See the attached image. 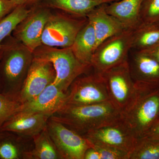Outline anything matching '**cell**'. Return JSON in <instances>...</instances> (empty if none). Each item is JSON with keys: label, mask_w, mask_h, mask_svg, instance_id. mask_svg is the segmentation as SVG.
Listing matches in <instances>:
<instances>
[{"label": "cell", "mask_w": 159, "mask_h": 159, "mask_svg": "<svg viewBox=\"0 0 159 159\" xmlns=\"http://www.w3.org/2000/svg\"><path fill=\"white\" fill-rule=\"evenodd\" d=\"M116 1L117 0H43L41 3L51 9L86 17L87 15L97 6Z\"/></svg>", "instance_id": "20"}, {"label": "cell", "mask_w": 159, "mask_h": 159, "mask_svg": "<svg viewBox=\"0 0 159 159\" xmlns=\"http://www.w3.org/2000/svg\"><path fill=\"white\" fill-rule=\"evenodd\" d=\"M15 2L18 6L22 5L30 8L34 5L41 2L43 0H11Z\"/></svg>", "instance_id": "32"}, {"label": "cell", "mask_w": 159, "mask_h": 159, "mask_svg": "<svg viewBox=\"0 0 159 159\" xmlns=\"http://www.w3.org/2000/svg\"><path fill=\"white\" fill-rule=\"evenodd\" d=\"M0 61L1 93L18 99L33 61V52L10 35L3 42Z\"/></svg>", "instance_id": "2"}, {"label": "cell", "mask_w": 159, "mask_h": 159, "mask_svg": "<svg viewBox=\"0 0 159 159\" xmlns=\"http://www.w3.org/2000/svg\"><path fill=\"white\" fill-rule=\"evenodd\" d=\"M129 159H159V139L147 137L138 139Z\"/></svg>", "instance_id": "24"}, {"label": "cell", "mask_w": 159, "mask_h": 159, "mask_svg": "<svg viewBox=\"0 0 159 159\" xmlns=\"http://www.w3.org/2000/svg\"><path fill=\"white\" fill-rule=\"evenodd\" d=\"M7 132L2 131L0 130V140H1L3 137L6 135Z\"/></svg>", "instance_id": "33"}, {"label": "cell", "mask_w": 159, "mask_h": 159, "mask_svg": "<svg viewBox=\"0 0 159 159\" xmlns=\"http://www.w3.org/2000/svg\"><path fill=\"white\" fill-rule=\"evenodd\" d=\"M30 8L20 5L0 20V48L6 38L11 35L15 29L29 14Z\"/></svg>", "instance_id": "23"}, {"label": "cell", "mask_w": 159, "mask_h": 159, "mask_svg": "<svg viewBox=\"0 0 159 159\" xmlns=\"http://www.w3.org/2000/svg\"><path fill=\"white\" fill-rule=\"evenodd\" d=\"M136 91L122 121L137 139L145 137L159 119V85L134 82Z\"/></svg>", "instance_id": "3"}, {"label": "cell", "mask_w": 159, "mask_h": 159, "mask_svg": "<svg viewBox=\"0 0 159 159\" xmlns=\"http://www.w3.org/2000/svg\"><path fill=\"white\" fill-rule=\"evenodd\" d=\"M97 43L93 27L88 20L77 34L71 48L80 62L91 66V61L97 48Z\"/></svg>", "instance_id": "18"}, {"label": "cell", "mask_w": 159, "mask_h": 159, "mask_svg": "<svg viewBox=\"0 0 159 159\" xmlns=\"http://www.w3.org/2000/svg\"><path fill=\"white\" fill-rule=\"evenodd\" d=\"M18 6L11 0H0V20L13 11Z\"/></svg>", "instance_id": "28"}, {"label": "cell", "mask_w": 159, "mask_h": 159, "mask_svg": "<svg viewBox=\"0 0 159 159\" xmlns=\"http://www.w3.org/2000/svg\"><path fill=\"white\" fill-rule=\"evenodd\" d=\"M159 42V23H141L134 29L131 50L141 51Z\"/></svg>", "instance_id": "22"}, {"label": "cell", "mask_w": 159, "mask_h": 159, "mask_svg": "<svg viewBox=\"0 0 159 159\" xmlns=\"http://www.w3.org/2000/svg\"><path fill=\"white\" fill-rule=\"evenodd\" d=\"M46 128L61 159H84L85 152L92 147L84 137L50 118Z\"/></svg>", "instance_id": "9"}, {"label": "cell", "mask_w": 159, "mask_h": 159, "mask_svg": "<svg viewBox=\"0 0 159 159\" xmlns=\"http://www.w3.org/2000/svg\"><path fill=\"white\" fill-rule=\"evenodd\" d=\"M84 159H101L100 155L93 147H91L85 152Z\"/></svg>", "instance_id": "31"}, {"label": "cell", "mask_w": 159, "mask_h": 159, "mask_svg": "<svg viewBox=\"0 0 159 159\" xmlns=\"http://www.w3.org/2000/svg\"><path fill=\"white\" fill-rule=\"evenodd\" d=\"M110 101L121 113L134 96L135 83L131 75L128 60L102 74Z\"/></svg>", "instance_id": "8"}, {"label": "cell", "mask_w": 159, "mask_h": 159, "mask_svg": "<svg viewBox=\"0 0 159 159\" xmlns=\"http://www.w3.org/2000/svg\"><path fill=\"white\" fill-rule=\"evenodd\" d=\"M143 0H117L107 5L108 14L119 20L125 29H135L141 24V6Z\"/></svg>", "instance_id": "17"}, {"label": "cell", "mask_w": 159, "mask_h": 159, "mask_svg": "<svg viewBox=\"0 0 159 159\" xmlns=\"http://www.w3.org/2000/svg\"><path fill=\"white\" fill-rule=\"evenodd\" d=\"M88 21L85 16L63 11L52 12L43 32L42 45L57 48L71 47L77 34Z\"/></svg>", "instance_id": "6"}, {"label": "cell", "mask_w": 159, "mask_h": 159, "mask_svg": "<svg viewBox=\"0 0 159 159\" xmlns=\"http://www.w3.org/2000/svg\"><path fill=\"white\" fill-rule=\"evenodd\" d=\"M50 118L44 114L18 112L3 123L0 130L32 138L46 128Z\"/></svg>", "instance_id": "14"}, {"label": "cell", "mask_w": 159, "mask_h": 159, "mask_svg": "<svg viewBox=\"0 0 159 159\" xmlns=\"http://www.w3.org/2000/svg\"><path fill=\"white\" fill-rule=\"evenodd\" d=\"M128 62L134 82L159 85V63L155 60L141 51L131 50Z\"/></svg>", "instance_id": "15"}, {"label": "cell", "mask_w": 159, "mask_h": 159, "mask_svg": "<svg viewBox=\"0 0 159 159\" xmlns=\"http://www.w3.org/2000/svg\"><path fill=\"white\" fill-rule=\"evenodd\" d=\"M56 72L50 61L34 57L18 99L21 104L37 97L54 82Z\"/></svg>", "instance_id": "12"}, {"label": "cell", "mask_w": 159, "mask_h": 159, "mask_svg": "<svg viewBox=\"0 0 159 159\" xmlns=\"http://www.w3.org/2000/svg\"><path fill=\"white\" fill-rule=\"evenodd\" d=\"M50 118L83 136L90 131L120 121L122 113L108 101L89 105L65 104Z\"/></svg>", "instance_id": "1"}, {"label": "cell", "mask_w": 159, "mask_h": 159, "mask_svg": "<svg viewBox=\"0 0 159 159\" xmlns=\"http://www.w3.org/2000/svg\"><path fill=\"white\" fill-rule=\"evenodd\" d=\"M21 104L16 98L0 93V127L8 119L20 111Z\"/></svg>", "instance_id": "25"}, {"label": "cell", "mask_w": 159, "mask_h": 159, "mask_svg": "<svg viewBox=\"0 0 159 159\" xmlns=\"http://www.w3.org/2000/svg\"><path fill=\"white\" fill-rule=\"evenodd\" d=\"M83 136L91 144L109 146L129 154L133 150L138 140L122 119L110 125L90 131Z\"/></svg>", "instance_id": "11"}, {"label": "cell", "mask_w": 159, "mask_h": 159, "mask_svg": "<svg viewBox=\"0 0 159 159\" xmlns=\"http://www.w3.org/2000/svg\"><path fill=\"white\" fill-rule=\"evenodd\" d=\"M51 9L42 3L30 7L29 14L15 29L12 36L34 52L42 45V36Z\"/></svg>", "instance_id": "10"}, {"label": "cell", "mask_w": 159, "mask_h": 159, "mask_svg": "<svg viewBox=\"0 0 159 159\" xmlns=\"http://www.w3.org/2000/svg\"><path fill=\"white\" fill-rule=\"evenodd\" d=\"M140 16L141 23H159V0H143Z\"/></svg>", "instance_id": "26"}, {"label": "cell", "mask_w": 159, "mask_h": 159, "mask_svg": "<svg viewBox=\"0 0 159 159\" xmlns=\"http://www.w3.org/2000/svg\"><path fill=\"white\" fill-rule=\"evenodd\" d=\"M140 51L152 57L159 63V42L150 48Z\"/></svg>", "instance_id": "29"}, {"label": "cell", "mask_w": 159, "mask_h": 159, "mask_svg": "<svg viewBox=\"0 0 159 159\" xmlns=\"http://www.w3.org/2000/svg\"><path fill=\"white\" fill-rule=\"evenodd\" d=\"M88 73L77 77L71 84L66 92V104L89 105L110 101L102 74L94 71Z\"/></svg>", "instance_id": "7"}, {"label": "cell", "mask_w": 159, "mask_h": 159, "mask_svg": "<svg viewBox=\"0 0 159 159\" xmlns=\"http://www.w3.org/2000/svg\"><path fill=\"white\" fill-rule=\"evenodd\" d=\"M3 53V47L2 44V47L0 48V61H1V58H2V55ZM0 93H1V85H0Z\"/></svg>", "instance_id": "34"}, {"label": "cell", "mask_w": 159, "mask_h": 159, "mask_svg": "<svg viewBox=\"0 0 159 159\" xmlns=\"http://www.w3.org/2000/svg\"><path fill=\"white\" fill-rule=\"evenodd\" d=\"M144 137H147L149 139H159V119Z\"/></svg>", "instance_id": "30"}, {"label": "cell", "mask_w": 159, "mask_h": 159, "mask_svg": "<svg viewBox=\"0 0 159 159\" xmlns=\"http://www.w3.org/2000/svg\"><path fill=\"white\" fill-rule=\"evenodd\" d=\"M67 93L53 83L29 102L21 104L20 111L27 113H39L51 117L66 103Z\"/></svg>", "instance_id": "13"}, {"label": "cell", "mask_w": 159, "mask_h": 159, "mask_svg": "<svg viewBox=\"0 0 159 159\" xmlns=\"http://www.w3.org/2000/svg\"><path fill=\"white\" fill-rule=\"evenodd\" d=\"M33 53L35 58L50 61L53 64L56 72L53 83L65 93L77 77L92 68L77 59L71 47L57 48L42 45Z\"/></svg>", "instance_id": "4"}, {"label": "cell", "mask_w": 159, "mask_h": 159, "mask_svg": "<svg viewBox=\"0 0 159 159\" xmlns=\"http://www.w3.org/2000/svg\"><path fill=\"white\" fill-rule=\"evenodd\" d=\"M107 4L97 6L86 15L93 27L97 38V48L106 39L126 29L119 20L107 12Z\"/></svg>", "instance_id": "16"}, {"label": "cell", "mask_w": 159, "mask_h": 159, "mask_svg": "<svg viewBox=\"0 0 159 159\" xmlns=\"http://www.w3.org/2000/svg\"><path fill=\"white\" fill-rule=\"evenodd\" d=\"M33 146L24 159H61L47 128L32 137Z\"/></svg>", "instance_id": "21"}, {"label": "cell", "mask_w": 159, "mask_h": 159, "mask_svg": "<svg viewBox=\"0 0 159 159\" xmlns=\"http://www.w3.org/2000/svg\"><path fill=\"white\" fill-rule=\"evenodd\" d=\"M33 146L32 138L7 132L0 140V159H24L26 152Z\"/></svg>", "instance_id": "19"}, {"label": "cell", "mask_w": 159, "mask_h": 159, "mask_svg": "<svg viewBox=\"0 0 159 159\" xmlns=\"http://www.w3.org/2000/svg\"><path fill=\"white\" fill-rule=\"evenodd\" d=\"M91 144L99 152L101 159H129V154L106 145Z\"/></svg>", "instance_id": "27"}, {"label": "cell", "mask_w": 159, "mask_h": 159, "mask_svg": "<svg viewBox=\"0 0 159 159\" xmlns=\"http://www.w3.org/2000/svg\"><path fill=\"white\" fill-rule=\"evenodd\" d=\"M134 30L125 29L106 39L97 47L91 61L94 72L102 74L128 61Z\"/></svg>", "instance_id": "5"}]
</instances>
